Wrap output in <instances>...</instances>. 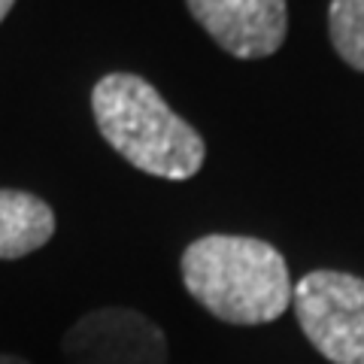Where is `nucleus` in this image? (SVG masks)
<instances>
[{"mask_svg":"<svg viewBox=\"0 0 364 364\" xmlns=\"http://www.w3.org/2000/svg\"><path fill=\"white\" fill-rule=\"evenodd\" d=\"M328 33L340 58L364 73V0H331Z\"/></svg>","mask_w":364,"mask_h":364,"instance_id":"0eeeda50","label":"nucleus"},{"mask_svg":"<svg viewBox=\"0 0 364 364\" xmlns=\"http://www.w3.org/2000/svg\"><path fill=\"white\" fill-rule=\"evenodd\" d=\"M91 109L104 140L143 173L182 182L203 167V136L143 76H104L91 91Z\"/></svg>","mask_w":364,"mask_h":364,"instance_id":"f03ea898","label":"nucleus"},{"mask_svg":"<svg viewBox=\"0 0 364 364\" xmlns=\"http://www.w3.org/2000/svg\"><path fill=\"white\" fill-rule=\"evenodd\" d=\"M0 364H31L25 355H13V352H0Z\"/></svg>","mask_w":364,"mask_h":364,"instance_id":"6e6552de","label":"nucleus"},{"mask_svg":"<svg viewBox=\"0 0 364 364\" xmlns=\"http://www.w3.org/2000/svg\"><path fill=\"white\" fill-rule=\"evenodd\" d=\"M55 234V213L43 198L18 188H0V261L37 252Z\"/></svg>","mask_w":364,"mask_h":364,"instance_id":"423d86ee","label":"nucleus"},{"mask_svg":"<svg viewBox=\"0 0 364 364\" xmlns=\"http://www.w3.org/2000/svg\"><path fill=\"white\" fill-rule=\"evenodd\" d=\"M182 282L228 325H267L291 306L289 264L277 246L243 234H207L182 252Z\"/></svg>","mask_w":364,"mask_h":364,"instance_id":"f257e3e1","label":"nucleus"},{"mask_svg":"<svg viewBox=\"0 0 364 364\" xmlns=\"http://www.w3.org/2000/svg\"><path fill=\"white\" fill-rule=\"evenodd\" d=\"M67 364H170L161 325L131 306H100L64 334Z\"/></svg>","mask_w":364,"mask_h":364,"instance_id":"20e7f679","label":"nucleus"},{"mask_svg":"<svg viewBox=\"0 0 364 364\" xmlns=\"http://www.w3.org/2000/svg\"><path fill=\"white\" fill-rule=\"evenodd\" d=\"M13 4H16V0H0V21L6 18V13L13 9Z\"/></svg>","mask_w":364,"mask_h":364,"instance_id":"1a4fd4ad","label":"nucleus"},{"mask_svg":"<svg viewBox=\"0 0 364 364\" xmlns=\"http://www.w3.org/2000/svg\"><path fill=\"white\" fill-rule=\"evenodd\" d=\"M188 13L228 55L267 58L286 43V0H186Z\"/></svg>","mask_w":364,"mask_h":364,"instance_id":"39448f33","label":"nucleus"},{"mask_svg":"<svg viewBox=\"0 0 364 364\" xmlns=\"http://www.w3.org/2000/svg\"><path fill=\"white\" fill-rule=\"evenodd\" d=\"M301 331L331 364H364V279L313 270L291 294Z\"/></svg>","mask_w":364,"mask_h":364,"instance_id":"7ed1b4c3","label":"nucleus"}]
</instances>
